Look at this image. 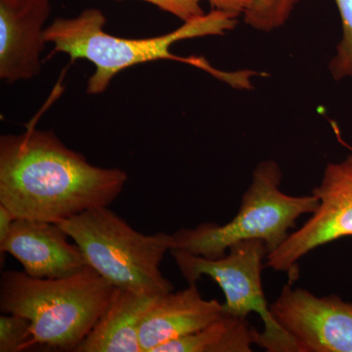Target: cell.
Segmentation results:
<instances>
[{
    "mask_svg": "<svg viewBox=\"0 0 352 352\" xmlns=\"http://www.w3.org/2000/svg\"><path fill=\"white\" fill-rule=\"evenodd\" d=\"M342 19V38L329 69L336 80L352 76V0H335Z\"/></svg>",
    "mask_w": 352,
    "mask_h": 352,
    "instance_id": "9a60e30c",
    "label": "cell"
},
{
    "mask_svg": "<svg viewBox=\"0 0 352 352\" xmlns=\"http://www.w3.org/2000/svg\"><path fill=\"white\" fill-rule=\"evenodd\" d=\"M117 292L90 266L60 279H38L6 270L0 279V309L31 322L25 349L41 346L76 352Z\"/></svg>",
    "mask_w": 352,
    "mask_h": 352,
    "instance_id": "7a4b0ae2",
    "label": "cell"
},
{
    "mask_svg": "<svg viewBox=\"0 0 352 352\" xmlns=\"http://www.w3.org/2000/svg\"><path fill=\"white\" fill-rule=\"evenodd\" d=\"M270 311L298 352H352V302L285 285Z\"/></svg>",
    "mask_w": 352,
    "mask_h": 352,
    "instance_id": "ba28073f",
    "label": "cell"
},
{
    "mask_svg": "<svg viewBox=\"0 0 352 352\" xmlns=\"http://www.w3.org/2000/svg\"><path fill=\"white\" fill-rule=\"evenodd\" d=\"M15 219L12 212L0 204V247L4 245L10 235Z\"/></svg>",
    "mask_w": 352,
    "mask_h": 352,
    "instance_id": "d6986e66",
    "label": "cell"
},
{
    "mask_svg": "<svg viewBox=\"0 0 352 352\" xmlns=\"http://www.w3.org/2000/svg\"><path fill=\"white\" fill-rule=\"evenodd\" d=\"M300 0H252L244 13V20L252 29L271 32L288 21Z\"/></svg>",
    "mask_w": 352,
    "mask_h": 352,
    "instance_id": "5bb4252c",
    "label": "cell"
},
{
    "mask_svg": "<svg viewBox=\"0 0 352 352\" xmlns=\"http://www.w3.org/2000/svg\"><path fill=\"white\" fill-rule=\"evenodd\" d=\"M237 16L212 9L164 36L148 38H124L104 31L107 23L99 9L87 8L73 18H57L46 27V43L54 44V51L68 55L72 62L83 59L94 65L88 80L87 92H105L118 74L131 67L157 60L184 59L173 55L170 47L178 41L208 36H223L237 25ZM189 64V63H188Z\"/></svg>",
    "mask_w": 352,
    "mask_h": 352,
    "instance_id": "3957f363",
    "label": "cell"
},
{
    "mask_svg": "<svg viewBox=\"0 0 352 352\" xmlns=\"http://www.w3.org/2000/svg\"><path fill=\"white\" fill-rule=\"evenodd\" d=\"M31 339V322L16 314L0 316V352H19Z\"/></svg>",
    "mask_w": 352,
    "mask_h": 352,
    "instance_id": "2e32d148",
    "label": "cell"
},
{
    "mask_svg": "<svg viewBox=\"0 0 352 352\" xmlns=\"http://www.w3.org/2000/svg\"><path fill=\"white\" fill-rule=\"evenodd\" d=\"M155 298L118 289L107 310L76 352H143L139 328Z\"/></svg>",
    "mask_w": 352,
    "mask_h": 352,
    "instance_id": "7c38bea8",
    "label": "cell"
},
{
    "mask_svg": "<svg viewBox=\"0 0 352 352\" xmlns=\"http://www.w3.org/2000/svg\"><path fill=\"white\" fill-rule=\"evenodd\" d=\"M126 171L94 166L52 131L0 136V204L16 219L59 222L109 207L124 190Z\"/></svg>",
    "mask_w": 352,
    "mask_h": 352,
    "instance_id": "6da1fadb",
    "label": "cell"
},
{
    "mask_svg": "<svg viewBox=\"0 0 352 352\" xmlns=\"http://www.w3.org/2000/svg\"><path fill=\"white\" fill-rule=\"evenodd\" d=\"M223 314L222 303L205 300L197 283L179 292L157 296L146 310L139 328L143 352L205 328Z\"/></svg>",
    "mask_w": 352,
    "mask_h": 352,
    "instance_id": "8fae6325",
    "label": "cell"
},
{
    "mask_svg": "<svg viewBox=\"0 0 352 352\" xmlns=\"http://www.w3.org/2000/svg\"><path fill=\"white\" fill-rule=\"evenodd\" d=\"M258 331L248 318L222 314L205 328L157 347L154 352H251Z\"/></svg>",
    "mask_w": 352,
    "mask_h": 352,
    "instance_id": "4fadbf2b",
    "label": "cell"
},
{
    "mask_svg": "<svg viewBox=\"0 0 352 352\" xmlns=\"http://www.w3.org/2000/svg\"><path fill=\"white\" fill-rule=\"evenodd\" d=\"M69 236L56 222L18 219L6 242L0 247L3 254L17 259L24 272L38 279L72 276L88 267L78 245L69 242Z\"/></svg>",
    "mask_w": 352,
    "mask_h": 352,
    "instance_id": "30bf717a",
    "label": "cell"
},
{
    "mask_svg": "<svg viewBox=\"0 0 352 352\" xmlns=\"http://www.w3.org/2000/svg\"><path fill=\"white\" fill-rule=\"evenodd\" d=\"M282 176L276 162H261L243 195L239 212L231 221L223 226L203 223L195 228L179 229L171 234V250L219 258L237 243L261 240L265 243L268 254L274 251L289 237L296 220L303 214H311L319 203L314 194L300 197L285 194L280 189Z\"/></svg>",
    "mask_w": 352,
    "mask_h": 352,
    "instance_id": "5b68a950",
    "label": "cell"
},
{
    "mask_svg": "<svg viewBox=\"0 0 352 352\" xmlns=\"http://www.w3.org/2000/svg\"><path fill=\"white\" fill-rule=\"evenodd\" d=\"M80 248L88 265L116 288L154 298L173 291L161 263L173 249L171 234L145 235L108 207L57 222Z\"/></svg>",
    "mask_w": 352,
    "mask_h": 352,
    "instance_id": "277c9868",
    "label": "cell"
},
{
    "mask_svg": "<svg viewBox=\"0 0 352 352\" xmlns=\"http://www.w3.org/2000/svg\"><path fill=\"white\" fill-rule=\"evenodd\" d=\"M124 1V0H117ZM157 6V8L170 13L171 15L179 18L183 22H188L204 15L201 6V0H140Z\"/></svg>",
    "mask_w": 352,
    "mask_h": 352,
    "instance_id": "e0dca14e",
    "label": "cell"
},
{
    "mask_svg": "<svg viewBox=\"0 0 352 352\" xmlns=\"http://www.w3.org/2000/svg\"><path fill=\"white\" fill-rule=\"evenodd\" d=\"M312 194L318 206L300 229L266 256V265L287 273L289 283L298 278V261L329 243L352 236V154L329 164Z\"/></svg>",
    "mask_w": 352,
    "mask_h": 352,
    "instance_id": "52a82bcc",
    "label": "cell"
},
{
    "mask_svg": "<svg viewBox=\"0 0 352 352\" xmlns=\"http://www.w3.org/2000/svg\"><path fill=\"white\" fill-rule=\"evenodd\" d=\"M50 0H0V78L30 80L41 72Z\"/></svg>",
    "mask_w": 352,
    "mask_h": 352,
    "instance_id": "9c48e42d",
    "label": "cell"
},
{
    "mask_svg": "<svg viewBox=\"0 0 352 352\" xmlns=\"http://www.w3.org/2000/svg\"><path fill=\"white\" fill-rule=\"evenodd\" d=\"M210 6L217 10L226 11L239 17L244 15L245 10L251 6L252 0H208Z\"/></svg>",
    "mask_w": 352,
    "mask_h": 352,
    "instance_id": "ac0fdd59",
    "label": "cell"
},
{
    "mask_svg": "<svg viewBox=\"0 0 352 352\" xmlns=\"http://www.w3.org/2000/svg\"><path fill=\"white\" fill-rule=\"evenodd\" d=\"M170 254L189 285L203 276L219 285L226 296L224 314L243 318L252 312L259 315L264 329L258 333L256 346L268 352H298L293 338L272 316L264 295L261 273L268 249L263 241H242L231 245L219 258H204L182 250H171Z\"/></svg>",
    "mask_w": 352,
    "mask_h": 352,
    "instance_id": "8992f818",
    "label": "cell"
}]
</instances>
